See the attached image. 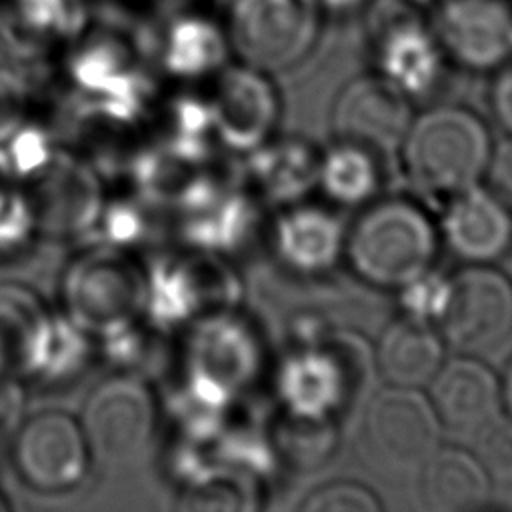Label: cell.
Segmentation results:
<instances>
[{
  "instance_id": "6da1fadb",
  "label": "cell",
  "mask_w": 512,
  "mask_h": 512,
  "mask_svg": "<svg viewBox=\"0 0 512 512\" xmlns=\"http://www.w3.org/2000/svg\"><path fill=\"white\" fill-rule=\"evenodd\" d=\"M174 360L180 394L216 410H232L264 370V342L240 306L180 330Z\"/></svg>"
},
{
  "instance_id": "7a4b0ae2",
  "label": "cell",
  "mask_w": 512,
  "mask_h": 512,
  "mask_svg": "<svg viewBox=\"0 0 512 512\" xmlns=\"http://www.w3.org/2000/svg\"><path fill=\"white\" fill-rule=\"evenodd\" d=\"M58 310L96 342L146 318L148 262L136 250L98 242L76 252L58 282Z\"/></svg>"
},
{
  "instance_id": "3957f363",
  "label": "cell",
  "mask_w": 512,
  "mask_h": 512,
  "mask_svg": "<svg viewBox=\"0 0 512 512\" xmlns=\"http://www.w3.org/2000/svg\"><path fill=\"white\" fill-rule=\"evenodd\" d=\"M242 298L244 282L228 256L182 244L148 262L146 318L170 334L240 308Z\"/></svg>"
},
{
  "instance_id": "277c9868",
  "label": "cell",
  "mask_w": 512,
  "mask_h": 512,
  "mask_svg": "<svg viewBox=\"0 0 512 512\" xmlns=\"http://www.w3.org/2000/svg\"><path fill=\"white\" fill-rule=\"evenodd\" d=\"M402 152L406 172L418 188L458 194L482 176L492 144L486 126L472 112L438 106L412 120Z\"/></svg>"
},
{
  "instance_id": "5b68a950",
  "label": "cell",
  "mask_w": 512,
  "mask_h": 512,
  "mask_svg": "<svg viewBox=\"0 0 512 512\" xmlns=\"http://www.w3.org/2000/svg\"><path fill=\"white\" fill-rule=\"evenodd\" d=\"M346 250L360 278L380 288H402L428 270L436 234L418 206L382 200L354 222Z\"/></svg>"
},
{
  "instance_id": "8992f818",
  "label": "cell",
  "mask_w": 512,
  "mask_h": 512,
  "mask_svg": "<svg viewBox=\"0 0 512 512\" xmlns=\"http://www.w3.org/2000/svg\"><path fill=\"white\" fill-rule=\"evenodd\" d=\"M320 0H228L222 14L232 60L268 74L302 62L318 38Z\"/></svg>"
},
{
  "instance_id": "52a82bcc",
  "label": "cell",
  "mask_w": 512,
  "mask_h": 512,
  "mask_svg": "<svg viewBox=\"0 0 512 512\" xmlns=\"http://www.w3.org/2000/svg\"><path fill=\"white\" fill-rule=\"evenodd\" d=\"M38 238L74 240L96 228L106 202L102 172L78 150L58 144L50 160L22 180Z\"/></svg>"
},
{
  "instance_id": "ba28073f",
  "label": "cell",
  "mask_w": 512,
  "mask_h": 512,
  "mask_svg": "<svg viewBox=\"0 0 512 512\" xmlns=\"http://www.w3.org/2000/svg\"><path fill=\"white\" fill-rule=\"evenodd\" d=\"M92 458L80 418L62 408L26 414L12 432L14 470L36 492L60 494L80 486Z\"/></svg>"
},
{
  "instance_id": "9c48e42d",
  "label": "cell",
  "mask_w": 512,
  "mask_h": 512,
  "mask_svg": "<svg viewBox=\"0 0 512 512\" xmlns=\"http://www.w3.org/2000/svg\"><path fill=\"white\" fill-rule=\"evenodd\" d=\"M364 350L352 344L348 336L330 344L320 340L298 344L280 360L274 372V390L282 410L332 418L364 374L360 364Z\"/></svg>"
},
{
  "instance_id": "30bf717a",
  "label": "cell",
  "mask_w": 512,
  "mask_h": 512,
  "mask_svg": "<svg viewBox=\"0 0 512 512\" xmlns=\"http://www.w3.org/2000/svg\"><path fill=\"white\" fill-rule=\"evenodd\" d=\"M160 414L150 378L116 370L88 392L78 418L94 456L120 460L148 446Z\"/></svg>"
},
{
  "instance_id": "8fae6325",
  "label": "cell",
  "mask_w": 512,
  "mask_h": 512,
  "mask_svg": "<svg viewBox=\"0 0 512 512\" xmlns=\"http://www.w3.org/2000/svg\"><path fill=\"white\" fill-rule=\"evenodd\" d=\"M440 428L430 398L416 388L390 386L370 400L362 440L380 470L406 474L420 470L440 448Z\"/></svg>"
},
{
  "instance_id": "7c38bea8",
  "label": "cell",
  "mask_w": 512,
  "mask_h": 512,
  "mask_svg": "<svg viewBox=\"0 0 512 512\" xmlns=\"http://www.w3.org/2000/svg\"><path fill=\"white\" fill-rule=\"evenodd\" d=\"M214 138L222 150L246 154L274 136L280 96L270 74L230 60L204 84Z\"/></svg>"
},
{
  "instance_id": "4fadbf2b",
  "label": "cell",
  "mask_w": 512,
  "mask_h": 512,
  "mask_svg": "<svg viewBox=\"0 0 512 512\" xmlns=\"http://www.w3.org/2000/svg\"><path fill=\"white\" fill-rule=\"evenodd\" d=\"M438 320L444 340L460 352L496 348L512 334V282L484 264L462 270L448 282Z\"/></svg>"
},
{
  "instance_id": "5bb4252c",
  "label": "cell",
  "mask_w": 512,
  "mask_h": 512,
  "mask_svg": "<svg viewBox=\"0 0 512 512\" xmlns=\"http://www.w3.org/2000/svg\"><path fill=\"white\" fill-rule=\"evenodd\" d=\"M204 4L182 6L154 24L152 64L168 82L204 86L232 60L222 16Z\"/></svg>"
},
{
  "instance_id": "9a60e30c",
  "label": "cell",
  "mask_w": 512,
  "mask_h": 512,
  "mask_svg": "<svg viewBox=\"0 0 512 512\" xmlns=\"http://www.w3.org/2000/svg\"><path fill=\"white\" fill-rule=\"evenodd\" d=\"M412 124L406 94L386 76H360L348 82L332 108L338 142L372 154H390L402 146Z\"/></svg>"
},
{
  "instance_id": "2e32d148",
  "label": "cell",
  "mask_w": 512,
  "mask_h": 512,
  "mask_svg": "<svg viewBox=\"0 0 512 512\" xmlns=\"http://www.w3.org/2000/svg\"><path fill=\"white\" fill-rule=\"evenodd\" d=\"M58 310L26 282L0 280V374L34 382L50 352Z\"/></svg>"
},
{
  "instance_id": "e0dca14e",
  "label": "cell",
  "mask_w": 512,
  "mask_h": 512,
  "mask_svg": "<svg viewBox=\"0 0 512 512\" xmlns=\"http://www.w3.org/2000/svg\"><path fill=\"white\" fill-rule=\"evenodd\" d=\"M434 36L458 64L488 70L512 52V12L502 0H446Z\"/></svg>"
},
{
  "instance_id": "ac0fdd59",
  "label": "cell",
  "mask_w": 512,
  "mask_h": 512,
  "mask_svg": "<svg viewBox=\"0 0 512 512\" xmlns=\"http://www.w3.org/2000/svg\"><path fill=\"white\" fill-rule=\"evenodd\" d=\"M82 14V0H0V56L26 66L56 58Z\"/></svg>"
},
{
  "instance_id": "d6986e66",
  "label": "cell",
  "mask_w": 512,
  "mask_h": 512,
  "mask_svg": "<svg viewBox=\"0 0 512 512\" xmlns=\"http://www.w3.org/2000/svg\"><path fill=\"white\" fill-rule=\"evenodd\" d=\"M242 156V182L258 200L288 206L318 184L322 156L304 138L270 136Z\"/></svg>"
},
{
  "instance_id": "ffe728a7",
  "label": "cell",
  "mask_w": 512,
  "mask_h": 512,
  "mask_svg": "<svg viewBox=\"0 0 512 512\" xmlns=\"http://www.w3.org/2000/svg\"><path fill=\"white\" fill-rule=\"evenodd\" d=\"M430 404L442 426L476 434L498 414L500 384L482 362L454 358L430 380Z\"/></svg>"
},
{
  "instance_id": "44dd1931",
  "label": "cell",
  "mask_w": 512,
  "mask_h": 512,
  "mask_svg": "<svg viewBox=\"0 0 512 512\" xmlns=\"http://www.w3.org/2000/svg\"><path fill=\"white\" fill-rule=\"evenodd\" d=\"M270 238L276 258L298 274L328 270L344 248V228L336 216L296 202L282 206L272 222Z\"/></svg>"
},
{
  "instance_id": "7402d4cb",
  "label": "cell",
  "mask_w": 512,
  "mask_h": 512,
  "mask_svg": "<svg viewBox=\"0 0 512 512\" xmlns=\"http://www.w3.org/2000/svg\"><path fill=\"white\" fill-rule=\"evenodd\" d=\"M444 238L458 258L492 262L510 248V210L492 192L470 186L454 194L444 216Z\"/></svg>"
},
{
  "instance_id": "603a6c76",
  "label": "cell",
  "mask_w": 512,
  "mask_h": 512,
  "mask_svg": "<svg viewBox=\"0 0 512 512\" xmlns=\"http://www.w3.org/2000/svg\"><path fill=\"white\" fill-rule=\"evenodd\" d=\"M442 360L444 346L436 330L410 316L392 322L376 348L378 372L390 386L418 388L430 384Z\"/></svg>"
},
{
  "instance_id": "cb8c5ba5",
  "label": "cell",
  "mask_w": 512,
  "mask_h": 512,
  "mask_svg": "<svg viewBox=\"0 0 512 512\" xmlns=\"http://www.w3.org/2000/svg\"><path fill=\"white\" fill-rule=\"evenodd\" d=\"M490 474L478 456L460 448H438L420 468V496L434 512H466L482 506Z\"/></svg>"
},
{
  "instance_id": "d4e9b609",
  "label": "cell",
  "mask_w": 512,
  "mask_h": 512,
  "mask_svg": "<svg viewBox=\"0 0 512 512\" xmlns=\"http://www.w3.org/2000/svg\"><path fill=\"white\" fill-rule=\"evenodd\" d=\"M388 32L380 46L382 70L406 96L424 92L438 70L436 36L424 32L414 18L400 16L394 22L388 18Z\"/></svg>"
},
{
  "instance_id": "484cf974",
  "label": "cell",
  "mask_w": 512,
  "mask_h": 512,
  "mask_svg": "<svg viewBox=\"0 0 512 512\" xmlns=\"http://www.w3.org/2000/svg\"><path fill=\"white\" fill-rule=\"evenodd\" d=\"M274 458L292 470H312L322 466L336 448V426L332 418L300 416L282 410L266 428Z\"/></svg>"
},
{
  "instance_id": "4316f807",
  "label": "cell",
  "mask_w": 512,
  "mask_h": 512,
  "mask_svg": "<svg viewBox=\"0 0 512 512\" xmlns=\"http://www.w3.org/2000/svg\"><path fill=\"white\" fill-rule=\"evenodd\" d=\"M374 156L376 154L360 146L338 142L320 158L318 184L340 204H360L368 200L380 184Z\"/></svg>"
},
{
  "instance_id": "83f0119b",
  "label": "cell",
  "mask_w": 512,
  "mask_h": 512,
  "mask_svg": "<svg viewBox=\"0 0 512 512\" xmlns=\"http://www.w3.org/2000/svg\"><path fill=\"white\" fill-rule=\"evenodd\" d=\"M96 352V340L58 310L48 358L34 382L62 386L68 380L80 376Z\"/></svg>"
},
{
  "instance_id": "f1b7e54d",
  "label": "cell",
  "mask_w": 512,
  "mask_h": 512,
  "mask_svg": "<svg viewBox=\"0 0 512 512\" xmlns=\"http://www.w3.org/2000/svg\"><path fill=\"white\" fill-rule=\"evenodd\" d=\"M26 64L0 56V146L30 118L36 108V86Z\"/></svg>"
},
{
  "instance_id": "f546056e",
  "label": "cell",
  "mask_w": 512,
  "mask_h": 512,
  "mask_svg": "<svg viewBox=\"0 0 512 512\" xmlns=\"http://www.w3.org/2000/svg\"><path fill=\"white\" fill-rule=\"evenodd\" d=\"M38 238L34 214L20 182L0 190V258L22 252Z\"/></svg>"
},
{
  "instance_id": "4dcf8cb0",
  "label": "cell",
  "mask_w": 512,
  "mask_h": 512,
  "mask_svg": "<svg viewBox=\"0 0 512 512\" xmlns=\"http://www.w3.org/2000/svg\"><path fill=\"white\" fill-rule=\"evenodd\" d=\"M96 228H100V234L104 238L102 242L134 250L136 244L142 242L148 230L146 210L142 208L138 196L136 198L106 196Z\"/></svg>"
},
{
  "instance_id": "1f68e13d",
  "label": "cell",
  "mask_w": 512,
  "mask_h": 512,
  "mask_svg": "<svg viewBox=\"0 0 512 512\" xmlns=\"http://www.w3.org/2000/svg\"><path fill=\"white\" fill-rule=\"evenodd\" d=\"M300 508L304 512H378L380 502L356 482H332L310 492Z\"/></svg>"
},
{
  "instance_id": "d6a6232c",
  "label": "cell",
  "mask_w": 512,
  "mask_h": 512,
  "mask_svg": "<svg viewBox=\"0 0 512 512\" xmlns=\"http://www.w3.org/2000/svg\"><path fill=\"white\" fill-rule=\"evenodd\" d=\"M476 456L488 474L512 478V416L498 414L476 432Z\"/></svg>"
},
{
  "instance_id": "836d02e7",
  "label": "cell",
  "mask_w": 512,
  "mask_h": 512,
  "mask_svg": "<svg viewBox=\"0 0 512 512\" xmlns=\"http://www.w3.org/2000/svg\"><path fill=\"white\" fill-rule=\"evenodd\" d=\"M448 282L438 276L428 274V270L408 284L402 286V304L408 310L410 318L428 322L430 318H440V312L446 304Z\"/></svg>"
},
{
  "instance_id": "e575fe53",
  "label": "cell",
  "mask_w": 512,
  "mask_h": 512,
  "mask_svg": "<svg viewBox=\"0 0 512 512\" xmlns=\"http://www.w3.org/2000/svg\"><path fill=\"white\" fill-rule=\"evenodd\" d=\"M488 180L492 194L512 210V138L502 140L488 160Z\"/></svg>"
},
{
  "instance_id": "d590c367",
  "label": "cell",
  "mask_w": 512,
  "mask_h": 512,
  "mask_svg": "<svg viewBox=\"0 0 512 512\" xmlns=\"http://www.w3.org/2000/svg\"><path fill=\"white\" fill-rule=\"evenodd\" d=\"M490 104L498 124L512 134V66L498 72L490 90Z\"/></svg>"
},
{
  "instance_id": "8d00e7d4",
  "label": "cell",
  "mask_w": 512,
  "mask_h": 512,
  "mask_svg": "<svg viewBox=\"0 0 512 512\" xmlns=\"http://www.w3.org/2000/svg\"><path fill=\"white\" fill-rule=\"evenodd\" d=\"M500 396L504 398V404L508 408V414L512 416V362L506 368V376H504V384L500 388Z\"/></svg>"
},
{
  "instance_id": "74e56055",
  "label": "cell",
  "mask_w": 512,
  "mask_h": 512,
  "mask_svg": "<svg viewBox=\"0 0 512 512\" xmlns=\"http://www.w3.org/2000/svg\"><path fill=\"white\" fill-rule=\"evenodd\" d=\"M4 508H8V500H6L4 494L0 492V510H4Z\"/></svg>"
},
{
  "instance_id": "f35d334b",
  "label": "cell",
  "mask_w": 512,
  "mask_h": 512,
  "mask_svg": "<svg viewBox=\"0 0 512 512\" xmlns=\"http://www.w3.org/2000/svg\"><path fill=\"white\" fill-rule=\"evenodd\" d=\"M82 2H90V0H82Z\"/></svg>"
},
{
  "instance_id": "ab89813d",
  "label": "cell",
  "mask_w": 512,
  "mask_h": 512,
  "mask_svg": "<svg viewBox=\"0 0 512 512\" xmlns=\"http://www.w3.org/2000/svg\"><path fill=\"white\" fill-rule=\"evenodd\" d=\"M0 440H2V434H0Z\"/></svg>"
}]
</instances>
